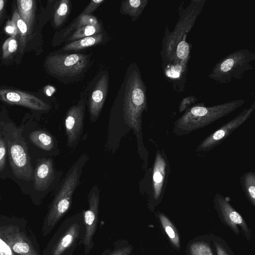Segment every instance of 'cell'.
Returning <instances> with one entry per match:
<instances>
[{"instance_id": "5b68a950", "label": "cell", "mask_w": 255, "mask_h": 255, "mask_svg": "<svg viewBox=\"0 0 255 255\" xmlns=\"http://www.w3.org/2000/svg\"><path fill=\"white\" fill-rule=\"evenodd\" d=\"M206 2V0H192L185 9L183 8L182 4L179 7V18L173 31L170 32L166 26L160 53L162 59H168L176 44L185 35H188Z\"/></svg>"}, {"instance_id": "ffe728a7", "label": "cell", "mask_w": 255, "mask_h": 255, "mask_svg": "<svg viewBox=\"0 0 255 255\" xmlns=\"http://www.w3.org/2000/svg\"><path fill=\"white\" fill-rule=\"evenodd\" d=\"M17 9L21 19L26 24L29 35L32 32L35 21L36 1L34 0H17Z\"/></svg>"}, {"instance_id": "2e32d148", "label": "cell", "mask_w": 255, "mask_h": 255, "mask_svg": "<svg viewBox=\"0 0 255 255\" xmlns=\"http://www.w3.org/2000/svg\"><path fill=\"white\" fill-rule=\"evenodd\" d=\"M1 234L14 253L17 255H38L25 236L14 228H6Z\"/></svg>"}, {"instance_id": "1f68e13d", "label": "cell", "mask_w": 255, "mask_h": 255, "mask_svg": "<svg viewBox=\"0 0 255 255\" xmlns=\"http://www.w3.org/2000/svg\"><path fill=\"white\" fill-rule=\"evenodd\" d=\"M6 0H0V26L3 23L6 15Z\"/></svg>"}, {"instance_id": "6da1fadb", "label": "cell", "mask_w": 255, "mask_h": 255, "mask_svg": "<svg viewBox=\"0 0 255 255\" xmlns=\"http://www.w3.org/2000/svg\"><path fill=\"white\" fill-rule=\"evenodd\" d=\"M115 104L121 107L125 122L139 138L142 114L147 109V89L139 67L134 62L127 68Z\"/></svg>"}, {"instance_id": "836d02e7", "label": "cell", "mask_w": 255, "mask_h": 255, "mask_svg": "<svg viewBox=\"0 0 255 255\" xmlns=\"http://www.w3.org/2000/svg\"><path fill=\"white\" fill-rule=\"evenodd\" d=\"M166 232L169 238L171 239H174L175 238V234L172 228L169 225L165 226Z\"/></svg>"}, {"instance_id": "4316f807", "label": "cell", "mask_w": 255, "mask_h": 255, "mask_svg": "<svg viewBox=\"0 0 255 255\" xmlns=\"http://www.w3.org/2000/svg\"><path fill=\"white\" fill-rule=\"evenodd\" d=\"M18 47L17 40L15 35L8 38L2 46V58L7 59L11 57Z\"/></svg>"}, {"instance_id": "277c9868", "label": "cell", "mask_w": 255, "mask_h": 255, "mask_svg": "<svg viewBox=\"0 0 255 255\" xmlns=\"http://www.w3.org/2000/svg\"><path fill=\"white\" fill-rule=\"evenodd\" d=\"M255 53L247 48L234 51L218 62L208 75L211 79L220 84H227L242 79L254 68Z\"/></svg>"}, {"instance_id": "484cf974", "label": "cell", "mask_w": 255, "mask_h": 255, "mask_svg": "<svg viewBox=\"0 0 255 255\" xmlns=\"http://www.w3.org/2000/svg\"><path fill=\"white\" fill-rule=\"evenodd\" d=\"M104 31L102 24L99 25H86L80 28L71 34L65 40L66 43L95 35Z\"/></svg>"}, {"instance_id": "4fadbf2b", "label": "cell", "mask_w": 255, "mask_h": 255, "mask_svg": "<svg viewBox=\"0 0 255 255\" xmlns=\"http://www.w3.org/2000/svg\"><path fill=\"white\" fill-rule=\"evenodd\" d=\"M85 104V99L82 97L67 113L65 127L69 146L78 140L82 131Z\"/></svg>"}, {"instance_id": "4dcf8cb0", "label": "cell", "mask_w": 255, "mask_h": 255, "mask_svg": "<svg viewBox=\"0 0 255 255\" xmlns=\"http://www.w3.org/2000/svg\"><path fill=\"white\" fill-rule=\"evenodd\" d=\"M0 255H15L6 242L0 238Z\"/></svg>"}, {"instance_id": "8fae6325", "label": "cell", "mask_w": 255, "mask_h": 255, "mask_svg": "<svg viewBox=\"0 0 255 255\" xmlns=\"http://www.w3.org/2000/svg\"><path fill=\"white\" fill-rule=\"evenodd\" d=\"M170 167L167 157L163 149L157 150L152 173V192L155 200L164 194L168 182Z\"/></svg>"}, {"instance_id": "e0dca14e", "label": "cell", "mask_w": 255, "mask_h": 255, "mask_svg": "<svg viewBox=\"0 0 255 255\" xmlns=\"http://www.w3.org/2000/svg\"><path fill=\"white\" fill-rule=\"evenodd\" d=\"M54 172L51 159H42L34 171V187L38 191L47 189L53 181Z\"/></svg>"}, {"instance_id": "7402d4cb", "label": "cell", "mask_w": 255, "mask_h": 255, "mask_svg": "<svg viewBox=\"0 0 255 255\" xmlns=\"http://www.w3.org/2000/svg\"><path fill=\"white\" fill-rule=\"evenodd\" d=\"M11 21L13 29L18 36L21 49L22 50L25 46L27 37L29 33L27 26L20 17L17 8L14 9Z\"/></svg>"}, {"instance_id": "d6a6232c", "label": "cell", "mask_w": 255, "mask_h": 255, "mask_svg": "<svg viewBox=\"0 0 255 255\" xmlns=\"http://www.w3.org/2000/svg\"><path fill=\"white\" fill-rule=\"evenodd\" d=\"M131 249L130 247H125L115 251L110 255H129Z\"/></svg>"}, {"instance_id": "8992f818", "label": "cell", "mask_w": 255, "mask_h": 255, "mask_svg": "<svg viewBox=\"0 0 255 255\" xmlns=\"http://www.w3.org/2000/svg\"><path fill=\"white\" fill-rule=\"evenodd\" d=\"M187 35L176 44L168 60L162 64L164 76L174 90L179 93L185 90L188 64L191 57L192 45L187 41Z\"/></svg>"}, {"instance_id": "d6986e66", "label": "cell", "mask_w": 255, "mask_h": 255, "mask_svg": "<svg viewBox=\"0 0 255 255\" xmlns=\"http://www.w3.org/2000/svg\"><path fill=\"white\" fill-rule=\"evenodd\" d=\"M101 24H102L95 16L80 14L70 24L59 31V40L61 42L65 41L71 34L83 26Z\"/></svg>"}, {"instance_id": "5bb4252c", "label": "cell", "mask_w": 255, "mask_h": 255, "mask_svg": "<svg viewBox=\"0 0 255 255\" xmlns=\"http://www.w3.org/2000/svg\"><path fill=\"white\" fill-rule=\"evenodd\" d=\"M99 192L98 188L93 189L89 197V207L84 214L85 225V234L84 243L85 247V254H87L91 248L93 237L96 231L98 221L99 205Z\"/></svg>"}, {"instance_id": "ba28073f", "label": "cell", "mask_w": 255, "mask_h": 255, "mask_svg": "<svg viewBox=\"0 0 255 255\" xmlns=\"http://www.w3.org/2000/svg\"><path fill=\"white\" fill-rule=\"evenodd\" d=\"M255 110V102H254L249 108L243 110L231 120L205 138L197 146L196 153L203 154L208 153L219 145L250 118Z\"/></svg>"}, {"instance_id": "3957f363", "label": "cell", "mask_w": 255, "mask_h": 255, "mask_svg": "<svg viewBox=\"0 0 255 255\" xmlns=\"http://www.w3.org/2000/svg\"><path fill=\"white\" fill-rule=\"evenodd\" d=\"M91 55L81 53H55L46 59L47 72L67 84L77 82L85 76L91 64Z\"/></svg>"}, {"instance_id": "e575fe53", "label": "cell", "mask_w": 255, "mask_h": 255, "mask_svg": "<svg viewBox=\"0 0 255 255\" xmlns=\"http://www.w3.org/2000/svg\"></svg>"}, {"instance_id": "30bf717a", "label": "cell", "mask_w": 255, "mask_h": 255, "mask_svg": "<svg viewBox=\"0 0 255 255\" xmlns=\"http://www.w3.org/2000/svg\"><path fill=\"white\" fill-rule=\"evenodd\" d=\"M89 91L88 108L91 120L99 117L106 101L109 86V75L107 71L100 72L93 81Z\"/></svg>"}, {"instance_id": "7c38bea8", "label": "cell", "mask_w": 255, "mask_h": 255, "mask_svg": "<svg viewBox=\"0 0 255 255\" xmlns=\"http://www.w3.org/2000/svg\"><path fill=\"white\" fill-rule=\"evenodd\" d=\"M0 100L36 111H46L49 109L48 105L37 97L17 90L0 89Z\"/></svg>"}, {"instance_id": "f1b7e54d", "label": "cell", "mask_w": 255, "mask_h": 255, "mask_svg": "<svg viewBox=\"0 0 255 255\" xmlns=\"http://www.w3.org/2000/svg\"><path fill=\"white\" fill-rule=\"evenodd\" d=\"M105 0H91L87 6L82 11L81 14L85 15H91V14L97 9L99 6L104 2Z\"/></svg>"}, {"instance_id": "cb8c5ba5", "label": "cell", "mask_w": 255, "mask_h": 255, "mask_svg": "<svg viewBox=\"0 0 255 255\" xmlns=\"http://www.w3.org/2000/svg\"><path fill=\"white\" fill-rule=\"evenodd\" d=\"M71 10V2L69 0H61L56 8L53 15V24L58 28L65 22Z\"/></svg>"}, {"instance_id": "9a60e30c", "label": "cell", "mask_w": 255, "mask_h": 255, "mask_svg": "<svg viewBox=\"0 0 255 255\" xmlns=\"http://www.w3.org/2000/svg\"><path fill=\"white\" fill-rule=\"evenodd\" d=\"M64 230L56 243L52 252L51 255H62L74 245L81 233V227L76 222L69 221L64 223Z\"/></svg>"}, {"instance_id": "ac0fdd59", "label": "cell", "mask_w": 255, "mask_h": 255, "mask_svg": "<svg viewBox=\"0 0 255 255\" xmlns=\"http://www.w3.org/2000/svg\"><path fill=\"white\" fill-rule=\"evenodd\" d=\"M108 35L105 31L90 36L86 37L66 43L62 47L63 51H78L105 43Z\"/></svg>"}, {"instance_id": "9c48e42d", "label": "cell", "mask_w": 255, "mask_h": 255, "mask_svg": "<svg viewBox=\"0 0 255 255\" xmlns=\"http://www.w3.org/2000/svg\"><path fill=\"white\" fill-rule=\"evenodd\" d=\"M9 155L10 166L15 176L27 181L31 180L33 169L24 143L20 141L11 142Z\"/></svg>"}, {"instance_id": "7a4b0ae2", "label": "cell", "mask_w": 255, "mask_h": 255, "mask_svg": "<svg viewBox=\"0 0 255 255\" xmlns=\"http://www.w3.org/2000/svg\"><path fill=\"white\" fill-rule=\"evenodd\" d=\"M245 103L240 99L209 107L204 103L192 106L175 121L173 133L178 136L189 134L230 115Z\"/></svg>"}, {"instance_id": "44dd1931", "label": "cell", "mask_w": 255, "mask_h": 255, "mask_svg": "<svg viewBox=\"0 0 255 255\" xmlns=\"http://www.w3.org/2000/svg\"><path fill=\"white\" fill-rule=\"evenodd\" d=\"M148 2V0H123L120 6V12L124 15H129L132 21H135L141 15Z\"/></svg>"}, {"instance_id": "603a6c76", "label": "cell", "mask_w": 255, "mask_h": 255, "mask_svg": "<svg viewBox=\"0 0 255 255\" xmlns=\"http://www.w3.org/2000/svg\"><path fill=\"white\" fill-rule=\"evenodd\" d=\"M243 191L254 205L255 201V172L249 171L243 174L240 178Z\"/></svg>"}, {"instance_id": "d4e9b609", "label": "cell", "mask_w": 255, "mask_h": 255, "mask_svg": "<svg viewBox=\"0 0 255 255\" xmlns=\"http://www.w3.org/2000/svg\"><path fill=\"white\" fill-rule=\"evenodd\" d=\"M29 139L35 145L43 150L49 151L53 148L54 143L52 137L44 131H33L29 135Z\"/></svg>"}, {"instance_id": "f546056e", "label": "cell", "mask_w": 255, "mask_h": 255, "mask_svg": "<svg viewBox=\"0 0 255 255\" xmlns=\"http://www.w3.org/2000/svg\"><path fill=\"white\" fill-rule=\"evenodd\" d=\"M6 147L4 141L0 136V171H2L5 165Z\"/></svg>"}, {"instance_id": "52a82bcc", "label": "cell", "mask_w": 255, "mask_h": 255, "mask_svg": "<svg viewBox=\"0 0 255 255\" xmlns=\"http://www.w3.org/2000/svg\"><path fill=\"white\" fill-rule=\"evenodd\" d=\"M56 196L46 220V227L52 229L69 209L72 195L78 185L80 173L77 165L71 169Z\"/></svg>"}, {"instance_id": "83f0119b", "label": "cell", "mask_w": 255, "mask_h": 255, "mask_svg": "<svg viewBox=\"0 0 255 255\" xmlns=\"http://www.w3.org/2000/svg\"><path fill=\"white\" fill-rule=\"evenodd\" d=\"M198 99L193 95L188 96L184 97L180 102L179 108L180 112L186 111L192 107Z\"/></svg>"}]
</instances>
